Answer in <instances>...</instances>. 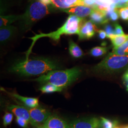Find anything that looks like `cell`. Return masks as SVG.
Returning <instances> with one entry per match:
<instances>
[{"label":"cell","instance_id":"4316f807","mask_svg":"<svg viewBox=\"0 0 128 128\" xmlns=\"http://www.w3.org/2000/svg\"><path fill=\"white\" fill-rule=\"evenodd\" d=\"M16 122L20 127L23 128H27L28 122L24 119L16 117Z\"/></svg>","mask_w":128,"mask_h":128},{"label":"cell","instance_id":"cb8c5ba5","mask_svg":"<svg viewBox=\"0 0 128 128\" xmlns=\"http://www.w3.org/2000/svg\"><path fill=\"white\" fill-rule=\"evenodd\" d=\"M14 118V116L12 113L6 112L3 117V124L5 127H6L8 125L12 123Z\"/></svg>","mask_w":128,"mask_h":128},{"label":"cell","instance_id":"2e32d148","mask_svg":"<svg viewBox=\"0 0 128 128\" xmlns=\"http://www.w3.org/2000/svg\"><path fill=\"white\" fill-rule=\"evenodd\" d=\"M21 18V15H10L7 16L0 15V27H3L10 25L12 23L19 20Z\"/></svg>","mask_w":128,"mask_h":128},{"label":"cell","instance_id":"d4e9b609","mask_svg":"<svg viewBox=\"0 0 128 128\" xmlns=\"http://www.w3.org/2000/svg\"><path fill=\"white\" fill-rule=\"evenodd\" d=\"M119 16L124 20H128V7L121 8L118 10Z\"/></svg>","mask_w":128,"mask_h":128},{"label":"cell","instance_id":"603a6c76","mask_svg":"<svg viewBox=\"0 0 128 128\" xmlns=\"http://www.w3.org/2000/svg\"><path fill=\"white\" fill-rule=\"evenodd\" d=\"M106 15L107 18H109L113 22L116 21L119 18V12L117 8L112 11L106 12Z\"/></svg>","mask_w":128,"mask_h":128},{"label":"cell","instance_id":"4dcf8cb0","mask_svg":"<svg viewBox=\"0 0 128 128\" xmlns=\"http://www.w3.org/2000/svg\"><path fill=\"white\" fill-rule=\"evenodd\" d=\"M123 80L124 82L125 83V84L126 85L127 90L128 92V70H127V71L125 72V73L124 74L123 76Z\"/></svg>","mask_w":128,"mask_h":128},{"label":"cell","instance_id":"ac0fdd59","mask_svg":"<svg viewBox=\"0 0 128 128\" xmlns=\"http://www.w3.org/2000/svg\"><path fill=\"white\" fill-rule=\"evenodd\" d=\"M40 90L43 93L50 94L55 92H60L62 91L63 89L50 84H46L41 86Z\"/></svg>","mask_w":128,"mask_h":128},{"label":"cell","instance_id":"d590c367","mask_svg":"<svg viewBox=\"0 0 128 128\" xmlns=\"http://www.w3.org/2000/svg\"><path fill=\"white\" fill-rule=\"evenodd\" d=\"M114 128H119V127L118 126V125H117V126H116V127H115Z\"/></svg>","mask_w":128,"mask_h":128},{"label":"cell","instance_id":"8992f818","mask_svg":"<svg viewBox=\"0 0 128 128\" xmlns=\"http://www.w3.org/2000/svg\"><path fill=\"white\" fill-rule=\"evenodd\" d=\"M31 119L37 127L43 125L50 116L51 113L48 110L41 107H37L33 108H28Z\"/></svg>","mask_w":128,"mask_h":128},{"label":"cell","instance_id":"6da1fadb","mask_svg":"<svg viewBox=\"0 0 128 128\" xmlns=\"http://www.w3.org/2000/svg\"><path fill=\"white\" fill-rule=\"evenodd\" d=\"M60 68L59 64L54 60L36 57L16 62L10 68L9 71L21 76H30L42 75Z\"/></svg>","mask_w":128,"mask_h":128},{"label":"cell","instance_id":"1f68e13d","mask_svg":"<svg viewBox=\"0 0 128 128\" xmlns=\"http://www.w3.org/2000/svg\"><path fill=\"white\" fill-rule=\"evenodd\" d=\"M38 0L44 4L48 5L51 4V0Z\"/></svg>","mask_w":128,"mask_h":128},{"label":"cell","instance_id":"5b68a950","mask_svg":"<svg viewBox=\"0 0 128 128\" xmlns=\"http://www.w3.org/2000/svg\"><path fill=\"white\" fill-rule=\"evenodd\" d=\"M128 65V55L119 56L110 53L93 70L96 73H112L123 69Z\"/></svg>","mask_w":128,"mask_h":128},{"label":"cell","instance_id":"e575fe53","mask_svg":"<svg viewBox=\"0 0 128 128\" xmlns=\"http://www.w3.org/2000/svg\"><path fill=\"white\" fill-rule=\"evenodd\" d=\"M37 128H43V127L42 126V125H41L40 126V127H37Z\"/></svg>","mask_w":128,"mask_h":128},{"label":"cell","instance_id":"8fae6325","mask_svg":"<svg viewBox=\"0 0 128 128\" xmlns=\"http://www.w3.org/2000/svg\"><path fill=\"white\" fill-rule=\"evenodd\" d=\"M42 126L45 128H70L68 124L56 115H51Z\"/></svg>","mask_w":128,"mask_h":128},{"label":"cell","instance_id":"e0dca14e","mask_svg":"<svg viewBox=\"0 0 128 128\" xmlns=\"http://www.w3.org/2000/svg\"><path fill=\"white\" fill-rule=\"evenodd\" d=\"M114 48H117L122 45L128 39V35H112L109 38Z\"/></svg>","mask_w":128,"mask_h":128},{"label":"cell","instance_id":"9c48e42d","mask_svg":"<svg viewBox=\"0 0 128 128\" xmlns=\"http://www.w3.org/2000/svg\"><path fill=\"white\" fill-rule=\"evenodd\" d=\"M8 110H9L16 117L24 119L34 126V124L31 119L30 114L27 108L25 106L11 104L7 107Z\"/></svg>","mask_w":128,"mask_h":128},{"label":"cell","instance_id":"836d02e7","mask_svg":"<svg viewBox=\"0 0 128 128\" xmlns=\"http://www.w3.org/2000/svg\"><path fill=\"white\" fill-rule=\"evenodd\" d=\"M100 122H101V121H100ZM102 128V125H101V122H100V124H99L98 125H97L96 127L95 128Z\"/></svg>","mask_w":128,"mask_h":128},{"label":"cell","instance_id":"83f0119b","mask_svg":"<svg viewBox=\"0 0 128 128\" xmlns=\"http://www.w3.org/2000/svg\"><path fill=\"white\" fill-rule=\"evenodd\" d=\"M114 32L115 35L117 36L122 35L125 34L123 31L122 28L118 23H116L115 24Z\"/></svg>","mask_w":128,"mask_h":128},{"label":"cell","instance_id":"4fadbf2b","mask_svg":"<svg viewBox=\"0 0 128 128\" xmlns=\"http://www.w3.org/2000/svg\"><path fill=\"white\" fill-rule=\"evenodd\" d=\"M17 30V28L12 25H8L0 28V41L1 44H5L14 37Z\"/></svg>","mask_w":128,"mask_h":128},{"label":"cell","instance_id":"ffe728a7","mask_svg":"<svg viewBox=\"0 0 128 128\" xmlns=\"http://www.w3.org/2000/svg\"><path fill=\"white\" fill-rule=\"evenodd\" d=\"M108 51L107 47L96 46L92 48L90 51V54L94 57H100L106 54Z\"/></svg>","mask_w":128,"mask_h":128},{"label":"cell","instance_id":"277c9868","mask_svg":"<svg viewBox=\"0 0 128 128\" xmlns=\"http://www.w3.org/2000/svg\"><path fill=\"white\" fill-rule=\"evenodd\" d=\"M53 10L38 0H32L28 5L18 20L20 30L24 32L29 30L38 21L50 14Z\"/></svg>","mask_w":128,"mask_h":128},{"label":"cell","instance_id":"7402d4cb","mask_svg":"<svg viewBox=\"0 0 128 128\" xmlns=\"http://www.w3.org/2000/svg\"><path fill=\"white\" fill-rule=\"evenodd\" d=\"M51 4L60 10L69 8L66 3V0H51Z\"/></svg>","mask_w":128,"mask_h":128},{"label":"cell","instance_id":"52a82bcc","mask_svg":"<svg viewBox=\"0 0 128 128\" xmlns=\"http://www.w3.org/2000/svg\"><path fill=\"white\" fill-rule=\"evenodd\" d=\"M97 28L91 20L83 22L80 28L78 37L79 40H88L94 37L97 32Z\"/></svg>","mask_w":128,"mask_h":128},{"label":"cell","instance_id":"f1b7e54d","mask_svg":"<svg viewBox=\"0 0 128 128\" xmlns=\"http://www.w3.org/2000/svg\"><path fill=\"white\" fill-rule=\"evenodd\" d=\"M82 2L84 6L91 7L92 9L96 8V0H83Z\"/></svg>","mask_w":128,"mask_h":128},{"label":"cell","instance_id":"44dd1931","mask_svg":"<svg viewBox=\"0 0 128 128\" xmlns=\"http://www.w3.org/2000/svg\"><path fill=\"white\" fill-rule=\"evenodd\" d=\"M100 121L102 128H114L117 126L118 124L116 121H112L104 117H101Z\"/></svg>","mask_w":128,"mask_h":128},{"label":"cell","instance_id":"ba28073f","mask_svg":"<svg viewBox=\"0 0 128 128\" xmlns=\"http://www.w3.org/2000/svg\"><path fill=\"white\" fill-rule=\"evenodd\" d=\"M100 122V119L89 118L75 120L69 124L70 128H94Z\"/></svg>","mask_w":128,"mask_h":128},{"label":"cell","instance_id":"484cf974","mask_svg":"<svg viewBox=\"0 0 128 128\" xmlns=\"http://www.w3.org/2000/svg\"><path fill=\"white\" fill-rule=\"evenodd\" d=\"M104 30H105V32L107 34L108 38H109L110 36L112 35H114V30L112 25H110V24L106 25L104 27Z\"/></svg>","mask_w":128,"mask_h":128},{"label":"cell","instance_id":"30bf717a","mask_svg":"<svg viewBox=\"0 0 128 128\" xmlns=\"http://www.w3.org/2000/svg\"><path fill=\"white\" fill-rule=\"evenodd\" d=\"M93 9L84 5H79L61 11L70 15H74L80 18H84L90 15Z\"/></svg>","mask_w":128,"mask_h":128},{"label":"cell","instance_id":"74e56055","mask_svg":"<svg viewBox=\"0 0 128 128\" xmlns=\"http://www.w3.org/2000/svg\"></svg>","mask_w":128,"mask_h":128},{"label":"cell","instance_id":"f546056e","mask_svg":"<svg viewBox=\"0 0 128 128\" xmlns=\"http://www.w3.org/2000/svg\"><path fill=\"white\" fill-rule=\"evenodd\" d=\"M98 36L101 40H104L106 38H107V34L105 31L103 30H99L98 31Z\"/></svg>","mask_w":128,"mask_h":128},{"label":"cell","instance_id":"7a4b0ae2","mask_svg":"<svg viewBox=\"0 0 128 128\" xmlns=\"http://www.w3.org/2000/svg\"><path fill=\"white\" fill-rule=\"evenodd\" d=\"M83 22V18H80L74 15H69L64 24L56 30L48 33H40L35 35L34 37L29 38L30 39L32 40V44L26 53V58L25 59L28 60L29 58L32 48L38 39L42 38L48 37L52 40L58 42L60 41L61 36L63 35H78L80 28Z\"/></svg>","mask_w":128,"mask_h":128},{"label":"cell","instance_id":"8d00e7d4","mask_svg":"<svg viewBox=\"0 0 128 128\" xmlns=\"http://www.w3.org/2000/svg\"></svg>","mask_w":128,"mask_h":128},{"label":"cell","instance_id":"3957f363","mask_svg":"<svg viewBox=\"0 0 128 128\" xmlns=\"http://www.w3.org/2000/svg\"><path fill=\"white\" fill-rule=\"evenodd\" d=\"M81 73L80 69L78 67L66 70H55L32 80L41 84H50L63 89L74 82Z\"/></svg>","mask_w":128,"mask_h":128},{"label":"cell","instance_id":"d6986e66","mask_svg":"<svg viewBox=\"0 0 128 128\" xmlns=\"http://www.w3.org/2000/svg\"><path fill=\"white\" fill-rule=\"evenodd\" d=\"M112 53L119 56L128 55V39L122 45L113 48Z\"/></svg>","mask_w":128,"mask_h":128},{"label":"cell","instance_id":"d6a6232c","mask_svg":"<svg viewBox=\"0 0 128 128\" xmlns=\"http://www.w3.org/2000/svg\"><path fill=\"white\" fill-rule=\"evenodd\" d=\"M119 128H128V124L127 125H124L120 126H119Z\"/></svg>","mask_w":128,"mask_h":128},{"label":"cell","instance_id":"5bb4252c","mask_svg":"<svg viewBox=\"0 0 128 128\" xmlns=\"http://www.w3.org/2000/svg\"><path fill=\"white\" fill-rule=\"evenodd\" d=\"M90 18L94 24H102L107 23L108 21L106 12L98 9H93V10L90 15Z\"/></svg>","mask_w":128,"mask_h":128},{"label":"cell","instance_id":"7c38bea8","mask_svg":"<svg viewBox=\"0 0 128 128\" xmlns=\"http://www.w3.org/2000/svg\"><path fill=\"white\" fill-rule=\"evenodd\" d=\"M6 92L10 96L14 97L15 99H18L19 101H20L24 106L27 108H33L38 107L39 104L38 99L37 98L33 97H24L19 95L18 94L14 93V92Z\"/></svg>","mask_w":128,"mask_h":128},{"label":"cell","instance_id":"9a60e30c","mask_svg":"<svg viewBox=\"0 0 128 128\" xmlns=\"http://www.w3.org/2000/svg\"><path fill=\"white\" fill-rule=\"evenodd\" d=\"M69 52L72 57L76 58H80L84 55L82 49L71 40L69 41Z\"/></svg>","mask_w":128,"mask_h":128}]
</instances>
